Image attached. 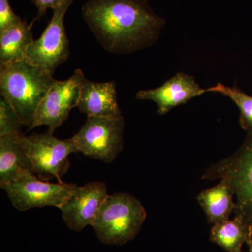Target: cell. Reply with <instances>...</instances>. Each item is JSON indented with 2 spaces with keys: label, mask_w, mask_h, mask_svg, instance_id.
Returning a JSON list of instances; mask_svg holds the SVG:
<instances>
[{
  "label": "cell",
  "mask_w": 252,
  "mask_h": 252,
  "mask_svg": "<svg viewBox=\"0 0 252 252\" xmlns=\"http://www.w3.org/2000/svg\"><path fill=\"white\" fill-rule=\"evenodd\" d=\"M81 13L104 49L117 54L148 46L165 23L147 0H89Z\"/></svg>",
  "instance_id": "6da1fadb"
},
{
  "label": "cell",
  "mask_w": 252,
  "mask_h": 252,
  "mask_svg": "<svg viewBox=\"0 0 252 252\" xmlns=\"http://www.w3.org/2000/svg\"><path fill=\"white\" fill-rule=\"evenodd\" d=\"M55 81L52 74L26 60L0 66L1 96L29 129L38 106Z\"/></svg>",
  "instance_id": "7a4b0ae2"
},
{
  "label": "cell",
  "mask_w": 252,
  "mask_h": 252,
  "mask_svg": "<svg viewBox=\"0 0 252 252\" xmlns=\"http://www.w3.org/2000/svg\"><path fill=\"white\" fill-rule=\"evenodd\" d=\"M147 217L140 200L126 193L109 195L91 226L102 243L123 245L138 234Z\"/></svg>",
  "instance_id": "3957f363"
},
{
  "label": "cell",
  "mask_w": 252,
  "mask_h": 252,
  "mask_svg": "<svg viewBox=\"0 0 252 252\" xmlns=\"http://www.w3.org/2000/svg\"><path fill=\"white\" fill-rule=\"evenodd\" d=\"M202 178L226 182L236 198L235 217L252 227V132L237 152L207 168Z\"/></svg>",
  "instance_id": "277c9868"
},
{
  "label": "cell",
  "mask_w": 252,
  "mask_h": 252,
  "mask_svg": "<svg viewBox=\"0 0 252 252\" xmlns=\"http://www.w3.org/2000/svg\"><path fill=\"white\" fill-rule=\"evenodd\" d=\"M122 117H89L77 134L69 139L77 152L91 158L111 163L122 152L124 146Z\"/></svg>",
  "instance_id": "5b68a950"
},
{
  "label": "cell",
  "mask_w": 252,
  "mask_h": 252,
  "mask_svg": "<svg viewBox=\"0 0 252 252\" xmlns=\"http://www.w3.org/2000/svg\"><path fill=\"white\" fill-rule=\"evenodd\" d=\"M47 130L45 133L23 135V145L33 169L39 178L47 181L56 178L63 182L61 177L67 172L69 167V154L77 152L69 139L59 140Z\"/></svg>",
  "instance_id": "8992f818"
},
{
  "label": "cell",
  "mask_w": 252,
  "mask_h": 252,
  "mask_svg": "<svg viewBox=\"0 0 252 252\" xmlns=\"http://www.w3.org/2000/svg\"><path fill=\"white\" fill-rule=\"evenodd\" d=\"M74 0L54 9L49 24L39 39L32 41L26 51L25 60L54 75L58 67L69 56V41L64 27V16Z\"/></svg>",
  "instance_id": "52a82bcc"
},
{
  "label": "cell",
  "mask_w": 252,
  "mask_h": 252,
  "mask_svg": "<svg viewBox=\"0 0 252 252\" xmlns=\"http://www.w3.org/2000/svg\"><path fill=\"white\" fill-rule=\"evenodd\" d=\"M0 186L7 193L13 206L21 212L34 207L54 206L60 208L78 187L63 182L50 183L39 180L35 174Z\"/></svg>",
  "instance_id": "ba28073f"
},
{
  "label": "cell",
  "mask_w": 252,
  "mask_h": 252,
  "mask_svg": "<svg viewBox=\"0 0 252 252\" xmlns=\"http://www.w3.org/2000/svg\"><path fill=\"white\" fill-rule=\"evenodd\" d=\"M84 78L82 70L78 69L67 80L55 81L38 106L30 130L46 126L48 131L54 133L77 107Z\"/></svg>",
  "instance_id": "9c48e42d"
},
{
  "label": "cell",
  "mask_w": 252,
  "mask_h": 252,
  "mask_svg": "<svg viewBox=\"0 0 252 252\" xmlns=\"http://www.w3.org/2000/svg\"><path fill=\"white\" fill-rule=\"evenodd\" d=\"M108 196L104 182H92L78 187L60 207L62 217L69 229L79 232L92 224L99 209Z\"/></svg>",
  "instance_id": "30bf717a"
},
{
  "label": "cell",
  "mask_w": 252,
  "mask_h": 252,
  "mask_svg": "<svg viewBox=\"0 0 252 252\" xmlns=\"http://www.w3.org/2000/svg\"><path fill=\"white\" fill-rule=\"evenodd\" d=\"M205 92L206 90L200 88L193 77L185 73H178L160 87L138 91L136 97L153 101L157 104L158 112L164 115L177 106Z\"/></svg>",
  "instance_id": "8fae6325"
},
{
  "label": "cell",
  "mask_w": 252,
  "mask_h": 252,
  "mask_svg": "<svg viewBox=\"0 0 252 252\" xmlns=\"http://www.w3.org/2000/svg\"><path fill=\"white\" fill-rule=\"evenodd\" d=\"M77 107L88 117H122L114 81L94 82L84 78Z\"/></svg>",
  "instance_id": "7c38bea8"
},
{
  "label": "cell",
  "mask_w": 252,
  "mask_h": 252,
  "mask_svg": "<svg viewBox=\"0 0 252 252\" xmlns=\"http://www.w3.org/2000/svg\"><path fill=\"white\" fill-rule=\"evenodd\" d=\"M23 135L21 133L0 137V185L35 174L23 145Z\"/></svg>",
  "instance_id": "4fadbf2b"
},
{
  "label": "cell",
  "mask_w": 252,
  "mask_h": 252,
  "mask_svg": "<svg viewBox=\"0 0 252 252\" xmlns=\"http://www.w3.org/2000/svg\"><path fill=\"white\" fill-rule=\"evenodd\" d=\"M235 196L233 189L224 181L199 194L198 201L212 225L229 220L234 212Z\"/></svg>",
  "instance_id": "5bb4252c"
},
{
  "label": "cell",
  "mask_w": 252,
  "mask_h": 252,
  "mask_svg": "<svg viewBox=\"0 0 252 252\" xmlns=\"http://www.w3.org/2000/svg\"><path fill=\"white\" fill-rule=\"evenodd\" d=\"M27 21L0 32V66L25 60L26 51L32 41L33 23Z\"/></svg>",
  "instance_id": "9a60e30c"
},
{
  "label": "cell",
  "mask_w": 252,
  "mask_h": 252,
  "mask_svg": "<svg viewBox=\"0 0 252 252\" xmlns=\"http://www.w3.org/2000/svg\"><path fill=\"white\" fill-rule=\"evenodd\" d=\"M252 237V227L238 217L212 226L210 240L228 252H243L244 244Z\"/></svg>",
  "instance_id": "2e32d148"
},
{
  "label": "cell",
  "mask_w": 252,
  "mask_h": 252,
  "mask_svg": "<svg viewBox=\"0 0 252 252\" xmlns=\"http://www.w3.org/2000/svg\"><path fill=\"white\" fill-rule=\"evenodd\" d=\"M207 92H217L229 97L238 106L240 110V124L249 132H252V97L236 88L217 84L206 89Z\"/></svg>",
  "instance_id": "e0dca14e"
},
{
  "label": "cell",
  "mask_w": 252,
  "mask_h": 252,
  "mask_svg": "<svg viewBox=\"0 0 252 252\" xmlns=\"http://www.w3.org/2000/svg\"><path fill=\"white\" fill-rule=\"evenodd\" d=\"M23 126L17 113L6 99L0 100V137L21 134Z\"/></svg>",
  "instance_id": "ac0fdd59"
},
{
  "label": "cell",
  "mask_w": 252,
  "mask_h": 252,
  "mask_svg": "<svg viewBox=\"0 0 252 252\" xmlns=\"http://www.w3.org/2000/svg\"><path fill=\"white\" fill-rule=\"evenodd\" d=\"M21 22V18L15 14L11 7L9 0H0V32Z\"/></svg>",
  "instance_id": "d6986e66"
},
{
  "label": "cell",
  "mask_w": 252,
  "mask_h": 252,
  "mask_svg": "<svg viewBox=\"0 0 252 252\" xmlns=\"http://www.w3.org/2000/svg\"><path fill=\"white\" fill-rule=\"evenodd\" d=\"M37 9L38 14L35 20L45 16L49 9L53 10L65 3L67 0H32Z\"/></svg>",
  "instance_id": "ffe728a7"
},
{
  "label": "cell",
  "mask_w": 252,
  "mask_h": 252,
  "mask_svg": "<svg viewBox=\"0 0 252 252\" xmlns=\"http://www.w3.org/2000/svg\"><path fill=\"white\" fill-rule=\"evenodd\" d=\"M247 245H248V246L249 252H252V237L248 240V243H247Z\"/></svg>",
  "instance_id": "44dd1931"
}]
</instances>
